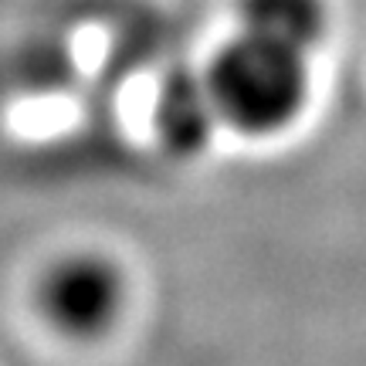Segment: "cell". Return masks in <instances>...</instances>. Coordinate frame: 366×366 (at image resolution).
Returning <instances> with one entry per match:
<instances>
[{"label":"cell","mask_w":366,"mask_h":366,"mask_svg":"<svg viewBox=\"0 0 366 366\" xmlns=\"http://www.w3.org/2000/svg\"><path fill=\"white\" fill-rule=\"evenodd\" d=\"M126 274L109 254L75 251L44 268L38 282V312L48 326L75 342L102 340L126 309Z\"/></svg>","instance_id":"7a4b0ae2"},{"label":"cell","mask_w":366,"mask_h":366,"mask_svg":"<svg viewBox=\"0 0 366 366\" xmlns=\"http://www.w3.org/2000/svg\"><path fill=\"white\" fill-rule=\"evenodd\" d=\"M237 31L278 48L312 54L329 31L326 0H234Z\"/></svg>","instance_id":"3957f363"},{"label":"cell","mask_w":366,"mask_h":366,"mask_svg":"<svg viewBox=\"0 0 366 366\" xmlns=\"http://www.w3.org/2000/svg\"><path fill=\"white\" fill-rule=\"evenodd\" d=\"M200 79L217 122L248 139H268L292 129L312 95L309 54L241 31L214 51Z\"/></svg>","instance_id":"6da1fadb"},{"label":"cell","mask_w":366,"mask_h":366,"mask_svg":"<svg viewBox=\"0 0 366 366\" xmlns=\"http://www.w3.org/2000/svg\"><path fill=\"white\" fill-rule=\"evenodd\" d=\"M214 122L217 116H214L204 79H180L167 85L159 99V132L173 149H183V153L200 149Z\"/></svg>","instance_id":"277c9868"}]
</instances>
